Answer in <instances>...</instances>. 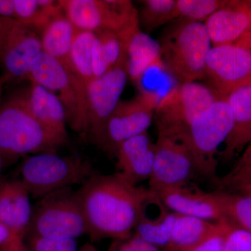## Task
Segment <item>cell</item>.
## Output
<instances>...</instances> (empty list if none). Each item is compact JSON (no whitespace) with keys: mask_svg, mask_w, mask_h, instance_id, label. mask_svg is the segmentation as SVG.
I'll return each mask as SVG.
<instances>
[{"mask_svg":"<svg viewBox=\"0 0 251 251\" xmlns=\"http://www.w3.org/2000/svg\"><path fill=\"white\" fill-rule=\"evenodd\" d=\"M234 193H240V194L247 195V196H251V181L248 183L247 184L244 185L239 188H238L237 191Z\"/></svg>","mask_w":251,"mask_h":251,"instance_id":"40","label":"cell"},{"mask_svg":"<svg viewBox=\"0 0 251 251\" xmlns=\"http://www.w3.org/2000/svg\"><path fill=\"white\" fill-rule=\"evenodd\" d=\"M251 181V140L232 169L224 176L216 178L220 191L234 193Z\"/></svg>","mask_w":251,"mask_h":251,"instance_id":"30","label":"cell"},{"mask_svg":"<svg viewBox=\"0 0 251 251\" xmlns=\"http://www.w3.org/2000/svg\"><path fill=\"white\" fill-rule=\"evenodd\" d=\"M0 93H1V86H0Z\"/></svg>","mask_w":251,"mask_h":251,"instance_id":"44","label":"cell"},{"mask_svg":"<svg viewBox=\"0 0 251 251\" xmlns=\"http://www.w3.org/2000/svg\"><path fill=\"white\" fill-rule=\"evenodd\" d=\"M92 239H128L155 193L127 181L116 173L95 174L77 191Z\"/></svg>","mask_w":251,"mask_h":251,"instance_id":"1","label":"cell"},{"mask_svg":"<svg viewBox=\"0 0 251 251\" xmlns=\"http://www.w3.org/2000/svg\"><path fill=\"white\" fill-rule=\"evenodd\" d=\"M160 99L153 91L140 90L134 99L120 100L109 119L101 147L115 154L120 144L146 133Z\"/></svg>","mask_w":251,"mask_h":251,"instance_id":"13","label":"cell"},{"mask_svg":"<svg viewBox=\"0 0 251 251\" xmlns=\"http://www.w3.org/2000/svg\"><path fill=\"white\" fill-rule=\"evenodd\" d=\"M226 0H176L179 18L204 23Z\"/></svg>","mask_w":251,"mask_h":251,"instance_id":"31","label":"cell"},{"mask_svg":"<svg viewBox=\"0 0 251 251\" xmlns=\"http://www.w3.org/2000/svg\"><path fill=\"white\" fill-rule=\"evenodd\" d=\"M110 251H163L160 248L144 240L136 234L128 239L117 240Z\"/></svg>","mask_w":251,"mask_h":251,"instance_id":"36","label":"cell"},{"mask_svg":"<svg viewBox=\"0 0 251 251\" xmlns=\"http://www.w3.org/2000/svg\"><path fill=\"white\" fill-rule=\"evenodd\" d=\"M27 80L53 93L64 105L71 128L87 138L85 102L81 98L70 74L58 61L41 52L33 64Z\"/></svg>","mask_w":251,"mask_h":251,"instance_id":"10","label":"cell"},{"mask_svg":"<svg viewBox=\"0 0 251 251\" xmlns=\"http://www.w3.org/2000/svg\"><path fill=\"white\" fill-rule=\"evenodd\" d=\"M118 172L134 185L150 180L152 175L155 144L148 132L126 140L115 152Z\"/></svg>","mask_w":251,"mask_h":251,"instance_id":"18","label":"cell"},{"mask_svg":"<svg viewBox=\"0 0 251 251\" xmlns=\"http://www.w3.org/2000/svg\"><path fill=\"white\" fill-rule=\"evenodd\" d=\"M17 97L29 113L59 143H67V115L62 102L42 86L31 83Z\"/></svg>","mask_w":251,"mask_h":251,"instance_id":"17","label":"cell"},{"mask_svg":"<svg viewBox=\"0 0 251 251\" xmlns=\"http://www.w3.org/2000/svg\"><path fill=\"white\" fill-rule=\"evenodd\" d=\"M14 211V228L12 235L23 238L29 228L32 216L29 193L21 181H10Z\"/></svg>","mask_w":251,"mask_h":251,"instance_id":"29","label":"cell"},{"mask_svg":"<svg viewBox=\"0 0 251 251\" xmlns=\"http://www.w3.org/2000/svg\"><path fill=\"white\" fill-rule=\"evenodd\" d=\"M13 238L12 233L7 226L0 221V247H3L9 242Z\"/></svg>","mask_w":251,"mask_h":251,"instance_id":"38","label":"cell"},{"mask_svg":"<svg viewBox=\"0 0 251 251\" xmlns=\"http://www.w3.org/2000/svg\"><path fill=\"white\" fill-rule=\"evenodd\" d=\"M0 18L14 19V0H0Z\"/></svg>","mask_w":251,"mask_h":251,"instance_id":"37","label":"cell"},{"mask_svg":"<svg viewBox=\"0 0 251 251\" xmlns=\"http://www.w3.org/2000/svg\"><path fill=\"white\" fill-rule=\"evenodd\" d=\"M204 80L221 98L251 84V31L232 44L211 47Z\"/></svg>","mask_w":251,"mask_h":251,"instance_id":"9","label":"cell"},{"mask_svg":"<svg viewBox=\"0 0 251 251\" xmlns=\"http://www.w3.org/2000/svg\"><path fill=\"white\" fill-rule=\"evenodd\" d=\"M138 13L139 23L147 34L179 18L176 0H144Z\"/></svg>","mask_w":251,"mask_h":251,"instance_id":"28","label":"cell"},{"mask_svg":"<svg viewBox=\"0 0 251 251\" xmlns=\"http://www.w3.org/2000/svg\"><path fill=\"white\" fill-rule=\"evenodd\" d=\"M204 24L212 46L235 42L251 31V0H226Z\"/></svg>","mask_w":251,"mask_h":251,"instance_id":"16","label":"cell"},{"mask_svg":"<svg viewBox=\"0 0 251 251\" xmlns=\"http://www.w3.org/2000/svg\"><path fill=\"white\" fill-rule=\"evenodd\" d=\"M0 221L11 230L14 228V211L10 181L0 184Z\"/></svg>","mask_w":251,"mask_h":251,"instance_id":"35","label":"cell"},{"mask_svg":"<svg viewBox=\"0 0 251 251\" xmlns=\"http://www.w3.org/2000/svg\"><path fill=\"white\" fill-rule=\"evenodd\" d=\"M158 42L162 67L179 83L204 80L212 44L204 23L179 18L165 29Z\"/></svg>","mask_w":251,"mask_h":251,"instance_id":"2","label":"cell"},{"mask_svg":"<svg viewBox=\"0 0 251 251\" xmlns=\"http://www.w3.org/2000/svg\"><path fill=\"white\" fill-rule=\"evenodd\" d=\"M223 251H251V232L229 223Z\"/></svg>","mask_w":251,"mask_h":251,"instance_id":"33","label":"cell"},{"mask_svg":"<svg viewBox=\"0 0 251 251\" xmlns=\"http://www.w3.org/2000/svg\"><path fill=\"white\" fill-rule=\"evenodd\" d=\"M94 33L93 68L94 77H97L126 64L127 45L130 37L112 31Z\"/></svg>","mask_w":251,"mask_h":251,"instance_id":"23","label":"cell"},{"mask_svg":"<svg viewBox=\"0 0 251 251\" xmlns=\"http://www.w3.org/2000/svg\"><path fill=\"white\" fill-rule=\"evenodd\" d=\"M153 192L169 210L179 215L216 222L224 221L216 193L206 192L196 186H190L189 184L162 188Z\"/></svg>","mask_w":251,"mask_h":251,"instance_id":"15","label":"cell"},{"mask_svg":"<svg viewBox=\"0 0 251 251\" xmlns=\"http://www.w3.org/2000/svg\"><path fill=\"white\" fill-rule=\"evenodd\" d=\"M80 251H97L95 249H94L93 247H90V246H87V247H85L84 249H82V250Z\"/></svg>","mask_w":251,"mask_h":251,"instance_id":"42","label":"cell"},{"mask_svg":"<svg viewBox=\"0 0 251 251\" xmlns=\"http://www.w3.org/2000/svg\"><path fill=\"white\" fill-rule=\"evenodd\" d=\"M95 174L90 162L82 157L60 156L54 152L28 157L21 167V181L29 194L36 198L82 185Z\"/></svg>","mask_w":251,"mask_h":251,"instance_id":"3","label":"cell"},{"mask_svg":"<svg viewBox=\"0 0 251 251\" xmlns=\"http://www.w3.org/2000/svg\"><path fill=\"white\" fill-rule=\"evenodd\" d=\"M221 98L207 85L181 82L160 99L154 112L158 133L181 135L195 117Z\"/></svg>","mask_w":251,"mask_h":251,"instance_id":"8","label":"cell"},{"mask_svg":"<svg viewBox=\"0 0 251 251\" xmlns=\"http://www.w3.org/2000/svg\"><path fill=\"white\" fill-rule=\"evenodd\" d=\"M161 57L159 42L138 29L127 45L126 68L128 77L134 83H138L152 68L162 67Z\"/></svg>","mask_w":251,"mask_h":251,"instance_id":"20","label":"cell"},{"mask_svg":"<svg viewBox=\"0 0 251 251\" xmlns=\"http://www.w3.org/2000/svg\"><path fill=\"white\" fill-rule=\"evenodd\" d=\"M30 251H79L74 239L50 238L30 234Z\"/></svg>","mask_w":251,"mask_h":251,"instance_id":"32","label":"cell"},{"mask_svg":"<svg viewBox=\"0 0 251 251\" xmlns=\"http://www.w3.org/2000/svg\"><path fill=\"white\" fill-rule=\"evenodd\" d=\"M228 224L227 221H219L212 233L188 251H223Z\"/></svg>","mask_w":251,"mask_h":251,"instance_id":"34","label":"cell"},{"mask_svg":"<svg viewBox=\"0 0 251 251\" xmlns=\"http://www.w3.org/2000/svg\"><path fill=\"white\" fill-rule=\"evenodd\" d=\"M233 125V115L227 100L220 98L195 117L186 133L179 135L188 145L198 173L216 176L218 150L227 140Z\"/></svg>","mask_w":251,"mask_h":251,"instance_id":"5","label":"cell"},{"mask_svg":"<svg viewBox=\"0 0 251 251\" xmlns=\"http://www.w3.org/2000/svg\"><path fill=\"white\" fill-rule=\"evenodd\" d=\"M216 227L217 222L178 214L171 241L163 251H188L212 233Z\"/></svg>","mask_w":251,"mask_h":251,"instance_id":"24","label":"cell"},{"mask_svg":"<svg viewBox=\"0 0 251 251\" xmlns=\"http://www.w3.org/2000/svg\"><path fill=\"white\" fill-rule=\"evenodd\" d=\"M234 118L232 131L220 154L223 161H229L247 147L251 140V84L239 87L226 97Z\"/></svg>","mask_w":251,"mask_h":251,"instance_id":"19","label":"cell"},{"mask_svg":"<svg viewBox=\"0 0 251 251\" xmlns=\"http://www.w3.org/2000/svg\"><path fill=\"white\" fill-rule=\"evenodd\" d=\"M13 241H14V239H11L9 242H8L7 244L1 247L0 251H11V247H12Z\"/></svg>","mask_w":251,"mask_h":251,"instance_id":"41","label":"cell"},{"mask_svg":"<svg viewBox=\"0 0 251 251\" xmlns=\"http://www.w3.org/2000/svg\"><path fill=\"white\" fill-rule=\"evenodd\" d=\"M62 11L59 1L14 0V19L37 32Z\"/></svg>","mask_w":251,"mask_h":251,"instance_id":"26","label":"cell"},{"mask_svg":"<svg viewBox=\"0 0 251 251\" xmlns=\"http://www.w3.org/2000/svg\"><path fill=\"white\" fill-rule=\"evenodd\" d=\"M95 36V33L92 31L77 30L67 69L85 103L87 86L94 78L93 45Z\"/></svg>","mask_w":251,"mask_h":251,"instance_id":"21","label":"cell"},{"mask_svg":"<svg viewBox=\"0 0 251 251\" xmlns=\"http://www.w3.org/2000/svg\"><path fill=\"white\" fill-rule=\"evenodd\" d=\"M77 30L62 11L52 18L41 32L43 52L58 61L67 69Z\"/></svg>","mask_w":251,"mask_h":251,"instance_id":"22","label":"cell"},{"mask_svg":"<svg viewBox=\"0 0 251 251\" xmlns=\"http://www.w3.org/2000/svg\"><path fill=\"white\" fill-rule=\"evenodd\" d=\"M28 229L33 235L61 239L88 233L77 191L64 188L43 198L32 211Z\"/></svg>","mask_w":251,"mask_h":251,"instance_id":"7","label":"cell"},{"mask_svg":"<svg viewBox=\"0 0 251 251\" xmlns=\"http://www.w3.org/2000/svg\"><path fill=\"white\" fill-rule=\"evenodd\" d=\"M62 144L29 113L16 96L0 108V158L54 152Z\"/></svg>","mask_w":251,"mask_h":251,"instance_id":"4","label":"cell"},{"mask_svg":"<svg viewBox=\"0 0 251 251\" xmlns=\"http://www.w3.org/2000/svg\"><path fill=\"white\" fill-rule=\"evenodd\" d=\"M63 11L79 30L112 31L130 37L140 29L138 12L129 0H62Z\"/></svg>","mask_w":251,"mask_h":251,"instance_id":"6","label":"cell"},{"mask_svg":"<svg viewBox=\"0 0 251 251\" xmlns=\"http://www.w3.org/2000/svg\"><path fill=\"white\" fill-rule=\"evenodd\" d=\"M42 52L37 31L14 18L0 19V66L6 78L27 79Z\"/></svg>","mask_w":251,"mask_h":251,"instance_id":"11","label":"cell"},{"mask_svg":"<svg viewBox=\"0 0 251 251\" xmlns=\"http://www.w3.org/2000/svg\"><path fill=\"white\" fill-rule=\"evenodd\" d=\"M196 172L192 154L184 139L179 135L158 133L149 188L154 191L189 184Z\"/></svg>","mask_w":251,"mask_h":251,"instance_id":"14","label":"cell"},{"mask_svg":"<svg viewBox=\"0 0 251 251\" xmlns=\"http://www.w3.org/2000/svg\"><path fill=\"white\" fill-rule=\"evenodd\" d=\"M216 193L224 221L251 232V196L224 191Z\"/></svg>","mask_w":251,"mask_h":251,"instance_id":"27","label":"cell"},{"mask_svg":"<svg viewBox=\"0 0 251 251\" xmlns=\"http://www.w3.org/2000/svg\"><path fill=\"white\" fill-rule=\"evenodd\" d=\"M177 215L176 213L169 210L161 202L154 216L150 217L144 211L143 215L135 227V234L164 250L171 241Z\"/></svg>","mask_w":251,"mask_h":251,"instance_id":"25","label":"cell"},{"mask_svg":"<svg viewBox=\"0 0 251 251\" xmlns=\"http://www.w3.org/2000/svg\"><path fill=\"white\" fill-rule=\"evenodd\" d=\"M11 251H30V250L25 247L22 238H15L13 241Z\"/></svg>","mask_w":251,"mask_h":251,"instance_id":"39","label":"cell"},{"mask_svg":"<svg viewBox=\"0 0 251 251\" xmlns=\"http://www.w3.org/2000/svg\"><path fill=\"white\" fill-rule=\"evenodd\" d=\"M128 74L126 64L94 77L86 92L87 138L101 146L107 124L120 103Z\"/></svg>","mask_w":251,"mask_h":251,"instance_id":"12","label":"cell"},{"mask_svg":"<svg viewBox=\"0 0 251 251\" xmlns=\"http://www.w3.org/2000/svg\"><path fill=\"white\" fill-rule=\"evenodd\" d=\"M1 160L0 158V171H1Z\"/></svg>","mask_w":251,"mask_h":251,"instance_id":"43","label":"cell"}]
</instances>
